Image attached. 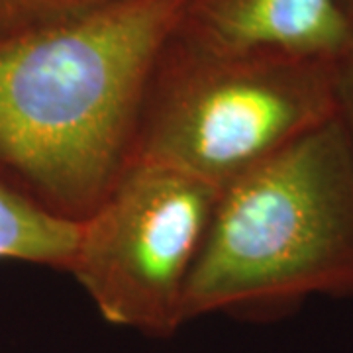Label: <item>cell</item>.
Wrapping results in <instances>:
<instances>
[{"mask_svg": "<svg viewBox=\"0 0 353 353\" xmlns=\"http://www.w3.org/2000/svg\"><path fill=\"white\" fill-rule=\"evenodd\" d=\"M118 0H0V36L92 12Z\"/></svg>", "mask_w": 353, "mask_h": 353, "instance_id": "52a82bcc", "label": "cell"}, {"mask_svg": "<svg viewBox=\"0 0 353 353\" xmlns=\"http://www.w3.org/2000/svg\"><path fill=\"white\" fill-rule=\"evenodd\" d=\"M334 75H336V101H338L336 116L345 132L353 155V51L336 61Z\"/></svg>", "mask_w": 353, "mask_h": 353, "instance_id": "ba28073f", "label": "cell"}, {"mask_svg": "<svg viewBox=\"0 0 353 353\" xmlns=\"http://www.w3.org/2000/svg\"><path fill=\"white\" fill-rule=\"evenodd\" d=\"M81 222L43 206L0 167V259L69 271Z\"/></svg>", "mask_w": 353, "mask_h": 353, "instance_id": "8992f818", "label": "cell"}, {"mask_svg": "<svg viewBox=\"0 0 353 353\" xmlns=\"http://www.w3.org/2000/svg\"><path fill=\"white\" fill-rule=\"evenodd\" d=\"M341 6H343V12L347 16L350 24L353 28V0H341Z\"/></svg>", "mask_w": 353, "mask_h": 353, "instance_id": "9c48e42d", "label": "cell"}, {"mask_svg": "<svg viewBox=\"0 0 353 353\" xmlns=\"http://www.w3.org/2000/svg\"><path fill=\"white\" fill-rule=\"evenodd\" d=\"M334 65L216 50L176 28L155 65L130 161L167 165L224 189L336 118Z\"/></svg>", "mask_w": 353, "mask_h": 353, "instance_id": "3957f363", "label": "cell"}, {"mask_svg": "<svg viewBox=\"0 0 353 353\" xmlns=\"http://www.w3.org/2000/svg\"><path fill=\"white\" fill-rule=\"evenodd\" d=\"M353 296V155L338 116L220 189L183 318H277Z\"/></svg>", "mask_w": 353, "mask_h": 353, "instance_id": "7a4b0ae2", "label": "cell"}, {"mask_svg": "<svg viewBox=\"0 0 353 353\" xmlns=\"http://www.w3.org/2000/svg\"><path fill=\"white\" fill-rule=\"evenodd\" d=\"M179 32L216 50L330 63L353 51L341 0H190Z\"/></svg>", "mask_w": 353, "mask_h": 353, "instance_id": "5b68a950", "label": "cell"}, {"mask_svg": "<svg viewBox=\"0 0 353 353\" xmlns=\"http://www.w3.org/2000/svg\"><path fill=\"white\" fill-rule=\"evenodd\" d=\"M190 0H118L0 36V167L85 220L132 157L143 99Z\"/></svg>", "mask_w": 353, "mask_h": 353, "instance_id": "6da1fadb", "label": "cell"}, {"mask_svg": "<svg viewBox=\"0 0 353 353\" xmlns=\"http://www.w3.org/2000/svg\"><path fill=\"white\" fill-rule=\"evenodd\" d=\"M218 192L173 167L128 161L81 220L67 271L102 320L152 338L185 326V292Z\"/></svg>", "mask_w": 353, "mask_h": 353, "instance_id": "277c9868", "label": "cell"}]
</instances>
